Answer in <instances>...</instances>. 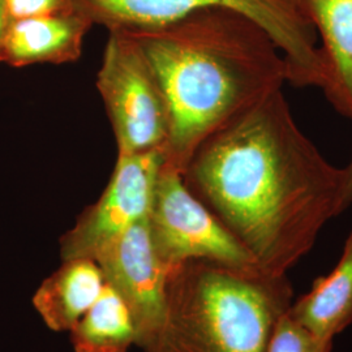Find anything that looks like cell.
I'll return each instance as SVG.
<instances>
[{
	"label": "cell",
	"mask_w": 352,
	"mask_h": 352,
	"mask_svg": "<svg viewBox=\"0 0 352 352\" xmlns=\"http://www.w3.org/2000/svg\"><path fill=\"white\" fill-rule=\"evenodd\" d=\"M183 177L272 277L287 276L343 213V167L302 132L282 89L205 140Z\"/></svg>",
	"instance_id": "cell-1"
},
{
	"label": "cell",
	"mask_w": 352,
	"mask_h": 352,
	"mask_svg": "<svg viewBox=\"0 0 352 352\" xmlns=\"http://www.w3.org/2000/svg\"><path fill=\"white\" fill-rule=\"evenodd\" d=\"M123 30L164 91L170 118L164 164L182 174L205 140L289 82L273 38L231 10L205 8L160 28Z\"/></svg>",
	"instance_id": "cell-2"
},
{
	"label": "cell",
	"mask_w": 352,
	"mask_h": 352,
	"mask_svg": "<svg viewBox=\"0 0 352 352\" xmlns=\"http://www.w3.org/2000/svg\"><path fill=\"white\" fill-rule=\"evenodd\" d=\"M292 302L287 276L188 261L168 277L167 320L151 352H266Z\"/></svg>",
	"instance_id": "cell-3"
},
{
	"label": "cell",
	"mask_w": 352,
	"mask_h": 352,
	"mask_svg": "<svg viewBox=\"0 0 352 352\" xmlns=\"http://www.w3.org/2000/svg\"><path fill=\"white\" fill-rule=\"evenodd\" d=\"M93 25L151 29L171 24L205 8H226L250 17L282 51L289 82L299 88L329 87L327 67L315 28L298 0H71Z\"/></svg>",
	"instance_id": "cell-4"
},
{
	"label": "cell",
	"mask_w": 352,
	"mask_h": 352,
	"mask_svg": "<svg viewBox=\"0 0 352 352\" xmlns=\"http://www.w3.org/2000/svg\"><path fill=\"white\" fill-rule=\"evenodd\" d=\"M148 223L155 252L171 274L195 260L260 272L251 253L192 193L183 174L168 164L157 176Z\"/></svg>",
	"instance_id": "cell-5"
},
{
	"label": "cell",
	"mask_w": 352,
	"mask_h": 352,
	"mask_svg": "<svg viewBox=\"0 0 352 352\" xmlns=\"http://www.w3.org/2000/svg\"><path fill=\"white\" fill-rule=\"evenodd\" d=\"M97 88L111 120L119 154L164 151L170 118L164 91L126 30H109Z\"/></svg>",
	"instance_id": "cell-6"
},
{
	"label": "cell",
	"mask_w": 352,
	"mask_h": 352,
	"mask_svg": "<svg viewBox=\"0 0 352 352\" xmlns=\"http://www.w3.org/2000/svg\"><path fill=\"white\" fill-rule=\"evenodd\" d=\"M103 277L126 302L135 320L138 343L153 351L167 320L170 270L160 260L148 217L109 241L94 256Z\"/></svg>",
	"instance_id": "cell-7"
},
{
	"label": "cell",
	"mask_w": 352,
	"mask_h": 352,
	"mask_svg": "<svg viewBox=\"0 0 352 352\" xmlns=\"http://www.w3.org/2000/svg\"><path fill=\"white\" fill-rule=\"evenodd\" d=\"M164 149L118 154L113 176L96 205L82 214L62 239L63 261L93 258L126 228L146 218Z\"/></svg>",
	"instance_id": "cell-8"
},
{
	"label": "cell",
	"mask_w": 352,
	"mask_h": 352,
	"mask_svg": "<svg viewBox=\"0 0 352 352\" xmlns=\"http://www.w3.org/2000/svg\"><path fill=\"white\" fill-rule=\"evenodd\" d=\"M93 23L75 7L62 12L11 21L3 42L1 62L12 67L63 64L81 56Z\"/></svg>",
	"instance_id": "cell-9"
},
{
	"label": "cell",
	"mask_w": 352,
	"mask_h": 352,
	"mask_svg": "<svg viewBox=\"0 0 352 352\" xmlns=\"http://www.w3.org/2000/svg\"><path fill=\"white\" fill-rule=\"evenodd\" d=\"M320 34L329 75L325 96L352 120V0H298Z\"/></svg>",
	"instance_id": "cell-10"
},
{
	"label": "cell",
	"mask_w": 352,
	"mask_h": 352,
	"mask_svg": "<svg viewBox=\"0 0 352 352\" xmlns=\"http://www.w3.org/2000/svg\"><path fill=\"white\" fill-rule=\"evenodd\" d=\"M106 285L93 258H71L38 287L33 304L54 331H71L97 302Z\"/></svg>",
	"instance_id": "cell-11"
},
{
	"label": "cell",
	"mask_w": 352,
	"mask_h": 352,
	"mask_svg": "<svg viewBox=\"0 0 352 352\" xmlns=\"http://www.w3.org/2000/svg\"><path fill=\"white\" fill-rule=\"evenodd\" d=\"M289 315L317 336L334 340L352 324V232L340 261L289 308Z\"/></svg>",
	"instance_id": "cell-12"
},
{
	"label": "cell",
	"mask_w": 352,
	"mask_h": 352,
	"mask_svg": "<svg viewBox=\"0 0 352 352\" xmlns=\"http://www.w3.org/2000/svg\"><path fill=\"white\" fill-rule=\"evenodd\" d=\"M71 340L76 352H128L138 343L132 314L110 285L71 330Z\"/></svg>",
	"instance_id": "cell-13"
},
{
	"label": "cell",
	"mask_w": 352,
	"mask_h": 352,
	"mask_svg": "<svg viewBox=\"0 0 352 352\" xmlns=\"http://www.w3.org/2000/svg\"><path fill=\"white\" fill-rule=\"evenodd\" d=\"M334 340H327L302 327L289 315V309L273 327L266 352H333Z\"/></svg>",
	"instance_id": "cell-14"
},
{
	"label": "cell",
	"mask_w": 352,
	"mask_h": 352,
	"mask_svg": "<svg viewBox=\"0 0 352 352\" xmlns=\"http://www.w3.org/2000/svg\"><path fill=\"white\" fill-rule=\"evenodd\" d=\"M4 4L11 21L74 8L71 0H4Z\"/></svg>",
	"instance_id": "cell-15"
},
{
	"label": "cell",
	"mask_w": 352,
	"mask_h": 352,
	"mask_svg": "<svg viewBox=\"0 0 352 352\" xmlns=\"http://www.w3.org/2000/svg\"><path fill=\"white\" fill-rule=\"evenodd\" d=\"M344 173V184L342 195V210L343 213L352 205V157L347 166L343 167Z\"/></svg>",
	"instance_id": "cell-16"
},
{
	"label": "cell",
	"mask_w": 352,
	"mask_h": 352,
	"mask_svg": "<svg viewBox=\"0 0 352 352\" xmlns=\"http://www.w3.org/2000/svg\"><path fill=\"white\" fill-rule=\"evenodd\" d=\"M10 24H11V20L6 10L4 0H0V62H1V54H3V42Z\"/></svg>",
	"instance_id": "cell-17"
}]
</instances>
